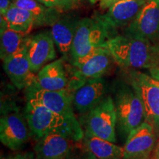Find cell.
<instances>
[{"label": "cell", "instance_id": "1f68e13d", "mask_svg": "<svg viewBox=\"0 0 159 159\" xmlns=\"http://www.w3.org/2000/svg\"><path fill=\"white\" fill-rule=\"evenodd\" d=\"M151 80H152V82L154 83V84H156V85H158V86L159 87V80H156L154 78H152V77H151Z\"/></svg>", "mask_w": 159, "mask_h": 159}, {"label": "cell", "instance_id": "9a60e30c", "mask_svg": "<svg viewBox=\"0 0 159 159\" xmlns=\"http://www.w3.org/2000/svg\"><path fill=\"white\" fill-rule=\"evenodd\" d=\"M75 142L62 133H49L36 140L34 146L35 159H65L75 147Z\"/></svg>", "mask_w": 159, "mask_h": 159}, {"label": "cell", "instance_id": "ffe728a7", "mask_svg": "<svg viewBox=\"0 0 159 159\" xmlns=\"http://www.w3.org/2000/svg\"><path fill=\"white\" fill-rule=\"evenodd\" d=\"M82 142L97 159H122L124 148L114 142L84 134Z\"/></svg>", "mask_w": 159, "mask_h": 159}, {"label": "cell", "instance_id": "2e32d148", "mask_svg": "<svg viewBox=\"0 0 159 159\" xmlns=\"http://www.w3.org/2000/svg\"><path fill=\"white\" fill-rule=\"evenodd\" d=\"M148 0H119L113 4L100 16L111 30L125 28L136 17Z\"/></svg>", "mask_w": 159, "mask_h": 159}, {"label": "cell", "instance_id": "7402d4cb", "mask_svg": "<svg viewBox=\"0 0 159 159\" xmlns=\"http://www.w3.org/2000/svg\"><path fill=\"white\" fill-rule=\"evenodd\" d=\"M0 57L2 61L25 47L29 36V35L14 31L9 27L0 30Z\"/></svg>", "mask_w": 159, "mask_h": 159}, {"label": "cell", "instance_id": "5bb4252c", "mask_svg": "<svg viewBox=\"0 0 159 159\" xmlns=\"http://www.w3.org/2000/svg\"><path fill=\"white\" fill-rule=\"evenodd\" d=\"M107 96V83L103 77L85 81L72 92L74 109L80 115L94 108Z\"/></svg>", "mask_w": 159, "mask_h": 159}, {"label": "cell", "instance_id": "7c38bea8", "mask_svg": "<svg viewBox=\"0 0 159 159\" xmlns=\"http://www.w3.org/2000/svg\"><path fill=\"white\" fill-rule=\"evenodd\" d=\"M27 54L31 70L37 74L44 66L56 58L55 43L50 31H43L29 35L27 41Z\"/></svg>", "mask_w": 159, "mask_h": 159}, {"label": "cell", "instance_id": "44dd1931", "mask_svg": "<svg viewBox=\"0 0 159 159\" xmlns=\"http://www.w3.org/2000/svg\"><path fill=\"white\" fill-rule=\"evenodd\" d=\"M2 16L4 17L10 29L25 35H28L35 27L34 19L31 13L13 3L6 14Z\"/></svg>", "mask_w": 159, "mask_h": 159}, {"label": "cell", "instance_id": "3957f363", "mask_svg": "<svg viewBox=\"0 0 159 159\" xmlns=\"http://www.w3.org/2000/svg\"><path fill=\"white\" fill-rule=\"evenodd\" d=\"M114 36L100 15L80 19L71 44L70 61L83 58L100 47H108L109 40Z\"/></svg>", "mask_w": 159, "mask_h": 159}, {"label": "cell", "instance_id": "603a6c76", "mask_svg": "<svg viewBox=\"0 0 159 159\" xmlns=\"http://www.w3.org/2000/svg\"><path fill=\"white\" fill-rule=\"evenodd\" d=\"M79 143L80 142L75 143L72 150L65 159H97V157L83 145L82 141L80 145H79Z\"/></svg>", "mask_w": 159, "mask_h": 159}, {"label": "cell", "instance_id": "52a82bcc", "mask_svg": "<svg viewBox=\"0 0 159 159\" xmlns=\"http://www.w3.org/2000/svg\"><path fill=\"white\" fill-rule=\"evenodd\" d=\"M27 89V99H33L61 115L69 124L83 129L76 118L72 104V92L69 90L49 91L30 86Z\"/></svg>", "mask_w": 159, "mask_h": 159}, {"label": "cell", "instance_id": "d4e9b609", "mask_svg": "<svg viewBox=\"0 0 159 159\" xmlns=\"http://www.w3.org/2000/svg\"><path fill=\"white\" fill-rule=\"evenodd\" d=\"M12 5V0H0V14L5 16Z\"/></svg>", "mask_w": 159, "mask_h": 159}, {"label": "cell", "instance_id": "d6a6232c", "mask_svg": "<svg viewBox=\"0 0 159 159\" xmlns=\"http://www.w3.org/2000/svg\"><path fill=\"white\" fill-rule=\"evenodd\" d=\"M89 1H90L91 3L95 4V3H97V2H99V0H89Z\"/></svg>", "mask_w": 159, "mask_h": 159}, {"label": "cell", "instance_id": "f1b7e54d", "mask_svg": "<svg viewBox=\"0 0 159 159\" xmlns=\"http://www.w3.org/2000/svg\"><path fill=\"white\" fill-rule=\"evenodd\" d=\"M23 159H35L34 152H27L25 153Z\"/></svg>", "mask_w": 159, "mask_h": 159}, {"label": "cell", "instance_id": "e0dca14e", "mask_svg": "<svg viewBox=\"0 0 159 159\" xmlns=\"http://www.w3.org/2000/svg\"><path fill=\"white\" fill-rule=\"evenodd\" d=\"M70 81L64 59L60 58L44 66L37 73L36 80L31 86L49 91H70Z\"/></svg>", "mask_w": 159, "mask_h": 159}, {"label": "cell", "instance_id": "30bf717a", "mask_svg": "<svg viewBox=\"0 0 159 159\" xmlns=\"http://www.w3.org/2000/svg\"><path fill=\"white\" fill-rule=\"evenodd\" d=\"M124 34L153 42L159 39V0H148Z\"/></svg>", "mask_w": 159, "mask_h": 159}, {"label": "cell", "instance_id": "cb8c5ba5", "mask_svg": "<svg viewBox=\"0 0 159 159\" xmlns=\"http://www.w3.org/2000/svg\"><path fill=\"white\" fill-rule=\"evenodd\" d=\"M47 7H54L62 11H68L73 9L77 5L71 0H36Z\"/></svg>", "mask_w": 159, "mask_h": 159}, {"label": "cell", "instance_id": "4fadbf2b", "mask_svg": "<svg viewBox=\"0 0 159 159\" xmlns=\"http://www.w3.org/2000/svg\"><path fill=\"white\" fill-rule=\"evenodd\" d=\"M2 61L6 75L17 89H27L34 84L36 75L31 70L27 54V43L16 53L6 57Z\"/></svg>", "mask_w": 159, "mask_h": 159}, {"label": "cell", "instance_id": "d6986e66", "mask_svg": "<svg viewBox=\"0 0 159 159\" xmlns=\"http://www.w3.org/2000/svg\"><path fill=\"white\" fill-rule=\"evenodd\" d=\"M12 3L31 13L34 19L35 27H51L63 15V11L47 7L36 0H12Z\"/></svg>", "mask_w": 159, "mask_h": 159}, {"label": "cell", "instance_id": "ba28073f", "mask_svg": "<svg viewBox=\"0 0 159 159\" xmlns=\"http://www.w3.org/2000/svg\"><path fill=\"white\" fill-rule=\"evenodd\" d=\"M131 86L142 101L145 121L159 133V87L151 80V77L137 71L130 73Z\"/></svg>", "mask_w": 159, "mask_h": 159}, {"label": "cell", "instance_id": "484cf974", "mask_svg": "<svg viewBox=\"0 0 159 159\" xmlns=\"http://www.w3.org/2000/svg\"><path fill=\"white\" fill-rule=\"evenodd\" d=\"M117 1L119 0H99V7L101 10H107Z\"/></svg>", "mask_w": 159, "mask_h": 159}, {"label": "cell", "instance_id": "7a4b0ae2", "mask_svg": "<svg viewBox=\"0 0 159 159\" xmlns=\"http://www.w3.org/2000/svg\"><path fill=\"white\" fill-rule=\"evenodd\" d=\"M25 117L35 140L51 132L62 133L75 142H81L84 137L83 129L72 126L62 116L33 99H27Z\"/></svg>", "mask_w": 159, "mask_h": 159}, {"label": "cell", "instance_id": "8fae6325", "mask_svg": "<svg viewBox=\"0 0 159 159\" xmlns=\"http://www.w3.org/2000/svg\"><path fill=\"white\" fill-rule=\"evenodd\" d=\"M156 142L153 126L144 121L127 137L122 159H150Z\"/></svg>", "mask_w": 159, "mask_h": 159}, {"label": "cell", "instance_id": "4dcf8cb0", "mask_svg": "<svg viewBox=\"0 0 159 159\" xmlns=\"http://www.w3.org/2000/svg\"><path fill=\"white\" fill-rule=\"evenodd\" d=\"M71 1H72L75 4V5H78L79 4H80L81 2H83L85 1V0H71Z\"/></svg>", "mask_w": 159, "mask_h": 159}, {"label": "cell", "instance_id": "4316f807", "mask_svg": "<svg viewBox=\"0 0 159 159\" xmlns=\"http://www.w3.org/2000/svg\"><path fill=\"white\" fill-rule=\"evenodd\" d=\"M150 72L152 78L159 80V62L154 68L150 69Z\"/></svg>", "mask_w": 159, "mask_h": 159}, {"label": "cell", "instance_id": "277c9868", "mask_svg": "<svg viewBox=\"0 0 159 159\" xmlns=\"http://www.w3.org/2000/svg\"><path fill=\"white\" fill-rule=\"evenodd\" d=\"M79 122L85 135L116 142V113L114 99L107 95L94 108L80 115Z\"/></svg>", "mask_w": 159, "mask_h": 159}, {"label": "cell", "instance_id": "83f0119b", "mask_svg": "<svg viewBox=\"0 0 159 159\" xmlns=\"http://www.w3.org/2000/svg\"><path fill=\"white\" fill-rule=\"evenodd\" d=\"M150 159H159V139L157 141L156 144L155 146V148L153 151H152V154H151Z\"/></svg>", "mask_w": 159, "mask_h": 159}, {"label": "cell", "instance_id": "6da1fadb", "mask_svg": "<svg viewBox=\"0 0 159 159\" xmlns=\"http://www.w3.org/2000/svg\"><path fill=\"white\" fill-rule=\"evenodd\" d=\"M108 47L115 63L123 69H151L159 62V45L148 40L118 35L109 40Z\"/></svg>", "mask_w": 159, "mask_h": 159}, {"label": "cell", "instance_id": "f546056e", "mask_svg": "<svg viewBox=\"0 0 159 159\" xmlns=\"http://www.w3.org/2000/svg\"><path fill=\"white\" fill-rule=\"evenodd\" d=\"M24 156H25V153H18L9 157L7 159H23Z\"/></svg>", "mask_w": 159, "mask_h": 159}, {"label": "cell", "instance_id": "8992f818", "mask_svg": "<svg viewBox=\"0 0 159 159\" xmlns=\"http://www.w3.org/2000/svg\"><path fill=\"white\" fill-rule=\"evenodd\" d=\"M115 63L108 47H100L83 58L71 62V80L83 83L107 75Z\"/></svg>", "mask_w": 159, "mask_h": 159}, {"label": "cell", "instance_id": "5b68a950", "mask_svg": "<svg viewBox=\"0 0 159 159\" xmlns=\"http://www.w3.org/2000/svg\"><path fill=\"white\" fill-rule=\"evenodd\" d=\"M116 127L119 134L128 137L129 134L145 121L142 102L133 87L122 85L114 95Z\"/></svg>", "mask_w": 159, "mask_h": 159}, {"label": "cell", "instance_id": "ac0fdd59", "mask_svg": "<svg viewBox=\"0 0 159 159\" xmlns=\"http://www.w3.org/2000/svg\"><path fill=\"white\" fill-rule=\"evenodd\" d=\"M80 19L71 15H62L51 26V35L60 52L65 57L70 55L75 33Z\"/></svg>", "mask_w": 159, "mask_h": 159}, {"label": "cell", "instance_id": "9c48e42d", "mask_svg": "<svg viewBox=\"0 0 159 159\" xmlns=\"http://www.w3.org/2000/svg\"><path fill=\"white\" fill-rule=\"evenodd\" d=\"M31 136L27 119L17 110H7L0 119V140L11 150H19Z\"/></svg>", "mask_w": 159, "mask_h": 159}]
</instances>
